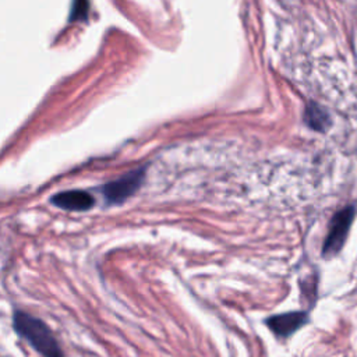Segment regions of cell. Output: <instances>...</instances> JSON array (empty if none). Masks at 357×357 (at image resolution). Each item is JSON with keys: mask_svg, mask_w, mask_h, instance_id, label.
I'll return each instance as SVG.
<instances>
[{"mask_svg": "<svg viewBox=\"0 0 357 357\" xmlns=\"http://www.w3.org/2000/svg\"><path fill=\"white\" fill-rule=\"evenodd\" d=\"M52 204L67 211H86L93 206V197L84 190L63 191L52 197Z\"/></svg>", "mask_w": 357, "mask_h": 357, "instance_id": "4", "label": "cell"}, {"mask_svg": "<svg viewBox=\"0 0 357 357\" xmlns=\"http://www.w3.org/2000/svg\"><path fill=\"white\" fill-rule=\"evenodd\" d=\"M353 216H354L353 208H346L335 216V219L332 222V226L329 229L328 237H326L325 244H324V251L322 252L325 255L335 254L342 248V245L346 240L349 227L351 225Z\"/></svg>", "mask_w": 357, "mask_h": 357, "instance_id": "3", "label": "cell"}, {"mask_svg": "<svg viewBox=\"0 0 357 357\" xmlns=\"http://www.w3.org/2000/svg\"><path fill=\"white\" fill-rule=\"evenodd\" d=\"M307 116H308V121L312 127L315 128H319L322 130L324 128V124L328 123L326 117H325V113H322L321 110H318L315 106H312L311 110L307 112Z\"/></svg>", "mask_w": 357, "mask_h": 357, "instance_id": "6", "label": "cell"}, {"mask_svg": "<svg viewBox=\"0 0 357 357\" xmlns=\"http://www.w3.org/2000/svg\"><path fill=\"white\" fill-rule=\"evenodd\" d=\"M144 176H145V169L139 167L120 176L113 181H109L107 184L103 185V190H102L105 198L110 204L126 201L141 185Z\"/></svg>", "mask_w": 357, "mask_h": 357, "instance_id": "2", "label": "cell"}, {"mask_svg": "<svg viewBox=\"0 0 357 357\" xmlns=\"http://www.w3.org/2000/svg\"><path fill=\"white\" fill-rule=\"evenodd\" d=\"M13 324L15 332L24 337L39 354L43 357H63L61 349L52 331L39 318L22 311H17L14 314Z\"/></svg>", "mask_w": 357, "mask_h": 357, "instance_id": "1", "label": "cell"}, {"mask_svg": "<svg viewBox=\"0 0 357 357\" xmlns=\"http://www.w3.org/2000/svg\"><path fill=\"white\" fill-rule=\"evenodd\" d=\"M305 321V314L303 312H287L282 315H275L268 319L269 328L279 336H287L298 329Z\"/></svg>", "mask_w": 357, "mask_h": 357, "instance_id": "5", "label": "cell"}, {"mask_svg": "<svg viewBox=\"0 0 357 357\" xmlns=\"http://www.w3.org/2000/svg\"><path fill=\"white\" fill-rule=\"evenodd\" d=\"M88 11V3L85 1H79V3H75L74 7H73V13H71V18L73 20H77L78 15L82 18Z\"/></svg>", "mask_w": 357, "mask_h": 357, "instance_id": "7", "label": "cell"}]
</instances>
